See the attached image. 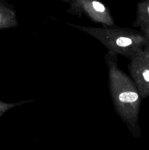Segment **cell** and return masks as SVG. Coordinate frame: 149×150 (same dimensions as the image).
Instances as JSON below:
<instances>
[{
  "instance_id": "obj_1",
  "label": "cell",
  "mask_w": 149,
  "mask_h": 150,
  "mask_svg": "<svg viewBox=\"0 0 149 150\" xmlns=\"http://www.w3.org/2000/svg\"><path fill=\"white\" fill-rule=\"evenodd\" d=\"M108 70L110 94L117 114L131 134L139 138L141 134L139 125L141 97L134 81L118 67V55L108 51L105 57Z\"/></svg>"
},
{
  "instance_id": "obj_2",
  "label": "cell",
  "mask_w": 149,
  "mask_h": 150,
  "mask_svg": "<svg viewBox=\"0 0 149 150\" xmlns=\"http://www.w3.org/2000/svg\"><path fill=\"white\" fill-rule=\"evenodd\" d=\"M69 25L96 38L110 52L122 55L129 59L147 45L148 41L145 35L134 29L112 26L99 28L72 23Z\"/></svg>"
},
{
  "instance_id": "obj_3",
  "label": "cell",
  "mask_w": 149,
  "mask_h": 150,
  "mask_svg": "<svg viewBox=\"0 0 149 150\" xmlns=\"http://www.w3.org/2000/svg\"><path fill=\"white\" fill-rule=\"evenodd\" d=\"M67 12L73 15L85 14L96 23L104 26H112L114 20L110 10L98 0H74Z\"/></svg>"
},
{
  "instance_id": "obj_4",
  "label": "cell",
  "mask_w": 149,
  "mask_h": 150,
  "mask_svg": "<svg viewBox=\"0 0 149 150\" xmlns=\"http://www.w3.org/2000/svg\"><path fill=\"white\" fill-rule=\"evenodd\" d=\"M129 60L128 67L131 77L141 98L145 99L149 96V52L144 48Z\"/></svg>"
},
{
  "instance_id": "obj_5",
  "label": "cell",
  "mask_w": 149,
  "mask_h": 150,
  "mask_svg": "<svg viewBox=\"0 0 149 150\" xmlns=\"http://www.w3.org/2000/svg\"><path fill=\"white\" fill-rule=\"evenodd\" d=\"M132 25L140 28L143 34L149 32V0L142 1L138 4L136 19Z\"/></svg>"
},
{
  "instance_id": "obj_6",
  "label": "cell",
  "mask_w": 149,
  "mask_h": 150,
  "mask_svg": "<svg viewBox=\"0 0 149 150\" xmlns=\"http://www.w3.org/2000/svg\"><path fill=\"white\" fill-rule=\"evenodd\" d=\"M143 35H145V37L146 39H147V41H148L147 45H146V46H145V49L146 51H148V52H149V32H146L145 34H143Z\"/></svg>"
},
{
  "instance_id": "obj_7",
  "label": "cell",
  "mask_w": 149,
  "mask_h": 150,
  "mask_svg": "<svg viewBox=\"0 0 149 150\" xmlns=\"http://www.w3.org/2000/svg\"><path fill=\"white\" fill-rule=\"evenodd\" d=\"M64 1H70V2H71V1H74V0H64Z\"/></svg>"
}]
</instances>
